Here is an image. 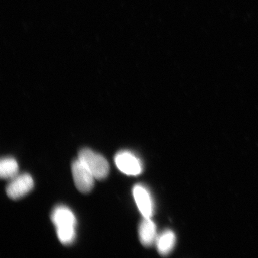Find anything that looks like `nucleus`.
I'll return each instance as SVG.
<instances>
[{
  "mask_svg": "<svg viewBox=\"0 0 258 258\" xmlns=\"http://www.w3.org/2000/svg\"><path fill=\"white\" fill-rule=\"evenodd\" d=\"M133 196L139 210L144 218H151L154 212L153 199L144 185L138 184L134 187Z\"/></svg>",
  "mask_w": 258,
  "mask_h": 258,
  "instance_id": "6",
  "label": "nucleus"
},
{
  "mask_svg": "<svg viewBox=\"0 0 258 258\" xmlns=\"http://www.w3.org/2000/svg\"><path fill=\"white\" fill-rule=\"evenodd\" d=\"M34 180L29 174L16 176L6 188V193L9 198L17 200L28 195L34 188Z\"/></svg>",
  "mask_w": 258,
  "mask_h": 258,
  "instance_id": "5",
  "label": "nucleus"
},
{
  "mask_svg": "<svg viewBox=\"0 0 258 258\" xmlns=\"http://www.w3.org/2000/svg\"><path fill=\"white\" fill-rule=\"evenodd\" d=\"M78 159L88 167L95 179L103 180L108 176L109 166L108 161L101 154L88 148H84L79 153Z\"/></svg>",
  "mask_w": 258,
  "mask_h": 258,
  "instance_id": "2",
  "label": "nucleus"
},
{
  "mask_svg": "<svg viewBox=\"0 0 258 258\" xmlns=\"http://www.w3.org/2000/svg\"><path fill=\"white\" fill-rule=\"evenodd\" d=\"M140 241L145 247H149L156 242L157 227L151 218H144L139 228Z\"/></svg>",
  "mask_w": 258,
  "mask_h": 258,
  "instance_id": "7",
  "label": "nucleus"
},
{
  "mask_svg": "<svg viewBox=\"0 0 258 258\" xmlns=\"http://www.w3.org/2000/svg\"><path fill=\"white\" fill-rule=\"evenodd\" d=\"M19 166L14 158L4 157L0 161V176L2 179H12L18 176Z\"/></svg>",
  "mask_w": 258,
  "mask_h": 258,
  "instance_id": "9",
  "label": "nucleus"
},
{
  "mask_svg": "<svg viewBox=\"0 0 258 258\" xmlns=\"http://www.w3.org/2000/svg\"><path fill=\"white\" fill-rule=\"evenodd\" d=\"M56 228L58 238L63 244H72L76 238L77 220L73 212L66 206H58L51 215Z\"/></svg>",
  "mask_w": 258,
  "mask_h": 258,
  "instance_id": "1",
  "label": "nucleus"
},
{
  "mask_svg": "<svg viewBox=\"0 0 258 258\" xmlns=\"http://www.w3.org/2000/svg\"><path fill=\"white\" fill-rule=\"evenodd\" d=\"M176 238L172 231H164L157 237L156 245L157 250L162 256H166L173 249L175 246Z\"/></svg>",
  "mask_w": 258,
  "mask_h": 258,
  "instance_id": "8",
  "label": "nucleus"
},
{
  "mask_svg": "<svg viewBox=\"0 0 258 258\" xmlns=\"http://www.w3.org/2000/svg\"><path fill=\"white\" fill-rule=\"evenodd\" d=\"M115 163L118 169L127 175L138 176L143 170L141 161L131 151H120L115 155Z\"/></svg>",
  "mask_w": 258,
  "mask_h": 258,
  "instance_id": "4",
  "label": "nucleus"
},
{
  "mask_svg": "<svg viewBox=\"0 0 258 258\" xmlns=\"http://www.w3.org/2000/svg\"><path fill=\"white\" fill-rule=\"evenodd\" d=\"M72 170L74 184L77 189L85 194L91 191L95 177L88 167L78 159L73 161Z\"/></svg>",
  "mask_w": 258,
  "mask_h": 258,
  "instance_id": "3",
  "label": "nucleus"
}]
</instances>
